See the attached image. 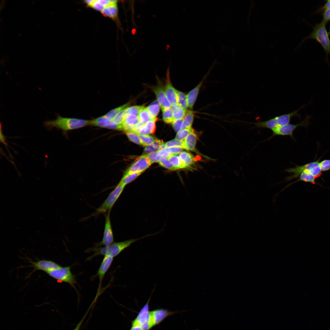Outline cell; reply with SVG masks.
<instances>
[{
	"mask_svg": "<svg viewBox=\"0 0 330 330\" xmlns=\"http://www.w3.org/2000/svg\"><path fill=\"white\" fill-rule=\"evenodd\" d=\"M155 234H148L139 238L135 239H130L124 241L113 242L110 245L105 247H94L90 248L86 251V252H94V253L90 256L86 260H90L93 258L97 255L109 256L112 258L118 255L125 249L129 247L132 244L135 242L145 237Z\"/></svg>",
	"mask_w": 330,
	"mask_h": 330,
	"instance_id": "obj_1",
	"label": "cell"
},
{
	"mask_svg": "<svg viewBox=\"0 0 330 330\" xmlns=\"http://www.w3.org/2000/svg\"><path fill=\"white\" fill-rule=\"evenodd\" d=\"M57 118L54 120H48L44 121L43 125L48 130L55 127L61 130L64 134L68 131L85 127L89 125L90 121L73 118L64 117L59 114H57Z\"/></svg>",
	"mask_w": 330,
	"mask_h": 330,
	"instance_id": "obj_2",
	"label": "cell"
},
{
	"mask_svg": "<svg viewBox=\"0 0 330 330\" xmlns=\"http://www.w3.org/2000/svg\"><path fill=\"white\" fill-rule=\"evenodd\" d=\"M326 24L322 20L319 23L316 24L313 27L312 31L306 39H314L319 42L324 50L327 58L330 53V39Z\"/></svg>",
	"mask_w": 330,
	"mask_h": 330,
	"instance_id": "obj_3",
	"label": "cell"
},
{
	"mask_svg": "<svg viewBox=\"0 0 330 330\" xmlns=\"http://www.w3.org/2000/svg\"><path fill=\"white\" fill-rule=\"evenodd\" d=\"M290 113L276 116L270 119L252 123L255 125V127L258 128H266L271 130L278 127L281 126L289 123L291 119L294 116L300 118L298 112L302 108Z\"/></svg>",
	"mask_w": 330,
	"mask_h": 330,
	"instance_id": "obj_4",
	"label": "cell"
},
{
	"mask_svg": "<svg viewBox=\"0 0 330 330\" xmlns=\"http://www.w3.org/2000/svg\"><path fill=\"white\" fill-rule=\"evenodd\" d=\"M319 160V159L302 166L295 165L294 167L287 169L285 171L293 174L286 177L285 181H289L293 179L297 178L301 173L304 171L311 174L316 178L320 177L322 174V171Z\"/></svg>",
	"mask_w": 330,
	"mask_h": 330,
	"instance_id": "obj_5",
	"label": "cell"
},
{
	"mask_svg": "<svg viewBox=\"0 0 330 330\" xmlns=\"http://www.w3.org/2000/svg\"><path fill=\"white\" fill-rule=\"evenodd\" d=\"M125 186L119 182L92 215L96 217L101 213L110 212L114 204L122 194Z\"/></svg>",
	"mask_w": 330,
	"mask_h": 330,
	"instance_id": "obj_6",
	"label": "cell"
},
{
	"mask_svg": "<svg viewBox=\"0 0 330 330\" xmlns=\"http://www.w3.org/2000/svg\"><path fill=\"white\" fill-rule=\"evenodd\" d=\"M50 277L57 280L69 284L77 292L75 284V276L72 273L70 266L62 267L47 273Z\"/></svg>",
	"mask_w": 330,
	"mask_h": 330,
	"instance_id": "obj_7",
	"label": "cell"
},
{
	"mask_svg": "<svg viewBox=\"0 0 330 330\" xmlns=\"http://www.w3.org/2000/svg\"><path fill=\"white\" fill-rule=\"evenodd\" d=\"M150 296L147 302L141 310L131 323L132 326H138L142 330H150L152 328L149 310Z\"/></svg>",
	"mask_w": 330,
	"mask_h": 330,
	"instance_id": "obj_8",
	"label": "cell"
},
{
	"mask_svg": "<svg viewBox=\"0 0 330 330\" xmlns=\"http://www.w3.org/2000/svg\"><path fill=\"white\" fill-rule=\"evenodd\" d=\"M310 116H306L305 119L301 123L293 124L288 123L281 126L278 127L271 129L273 132L272 137L275 135L289 136L294 140L293 132L298 127H306L309 123Z\"/></svg>",
	"mask_w": 330,
	"mask_h": 330,
	"instance_id": "obj_9",
	"label": "cell"
},
{
	"mask_svg": "<svg viewBox=\"0 0 330 330\" xmlns=\"http://www.w3.org/2000/svg\"><path fill=\"white\" fill-rule=\"evenodd\" d=\"M110 213L105 215V223L103 238L101 241L97 243L96 247L107 246L114 242V237L110 218Z\"/></svg>",
	"mask_w": 330,
	"mask_h": 330,
	"instance_id": "obj_10",
	"label": "cell"
},
{
	"mask_svg": "<svg viewBox=\"0 0 330 330\" xmlns=\"http://www.w3.org/2000/svg\"><path fill=\"white\" fill-rule=\"evenodd\" d=\"M152 164L149 159L145 154L138 158L125 172L124 174L135 172H142Z\"/></svg>",
	"mask_w": 330,
	"mask_h": 330,
	"instance_id": "obj_11",
	"label": "cell"
},
{
	"mask_svg": "<svg viewBox=\"0 0 330 330\" xmlns=\"http://www.w3.org/2000/svg\"><path fill=\"white\" fill-rule=\"evenodd\" d=\"M113 258L109 256H104L98 270L97 274L99 278L98 287L95 300H96L99 295L103 279L106 273L110 267Z\"/></svg>",
	"mask_w": 330,
	"mask_h": 330,
	"instance_id": "obj_12",
	"label": "cell"
},
{
	"mask_svg": "<svg viewBox=\"0 0 330 330\" xmlns=\"http://www.w3.org/2000/svg\"><path fill=\"white\" fill-rule=\"evenodd\" d=\"M175 313L163 309H158L150 311V319L153 327L159 324L166 317Z\"/></svg>",
	"mask_w": 330,
	"mask_h": 330,
	"instance_id": "obj_13",
	"label": "cell"
},
{
	"mask_svg": "<svg viewBox=\"0 0 330 330\" xmlns=\"http://www.w3.org/2000/svg\"><path fill=\"white\" fill-rule=\"evenodd\" d=\"M32 266L34 268L33 271L42 270L46 273L56 270L61 266L56 262L49 260L42 259L35 262H32Z\"/></svg>",
	"mask_w": 330,
	"mask_h": 330,
	"instance_id": "obj_14",
	"label": "cell"
},
{
	"mask_svg": "<svg viewBox=\"0 0 330 330\" xmlns=\"http://www.w3.org/2000/svg\"><path fill=\"white\" fill-rule=\"evenodd\" d=\"M89 125L115 130H122V124H116L104 116L90 121Z\"/></svg>",
	"mask_w": 330,
	"mask_h": 330,
	"instance_id": "obj_15",
	"label": "cell"
},
{
	"mask_svg": "<svg viewBox=\"0 0 330 330\" xmlns=\"http://www.w3.org/2000/svg\"><path fill=\"white\" fill-rule=\"evenodd\" d=\"M169 75V71L168 69L167 74L164 91L172 107L178 104V103L176 90L174 88L171 83Z\"/></svg>",
	"mask_w": 330,
	"mask_h": 330,
	"instance_id": "obj_16",
	"label": "cell"
},
{
	"mask_svg": "<svg viewBox=\"0 0 330 330\" xmlns=\"http://www.w3.org/2000/svg\"><path fill=\"white\" fill-rule=\"evenodd\" d=\"M153 91L156 96L157 101L162 110L171 108V105L167 98L163 88L161 86L158 85L154 87Z\"/></svg>",
	"mask_w": 330,
	"mask_h": 330,
	"instance_id": "obj_17",
	"label": "cell"
},
{
	"mask_svg": "<svg viewBox=\"0 0 330 330\" xmlns=\"http://www.w3.org/2000/svg\"><path fill=\"white\" fill-rule=\"evenodd\" d=\"M139 122L138 116L132 115H127L122 124V130L126 132L132 131Z\"/></svg>",
	"mask_w": 330,
	"mask_h": 330,
	"instance_id": "obj_18",
	"label": "cell"
},
{
	"mask_svg": "<svg viewBox=\"0 0 330 330\" xmlns=\"http://www.w3.org/2000/svg\"><path fill=\"white\" fill-rule=\"evenodd\" d=\"M101 12L105 16L113 19H116L118 14L117 1L113 0L111 3L105 7Z\"/></svg>",
	"mask_w": 330,
	"mask_h": 330,
	"instance_id": "obj_19",
	"label": "cell"
},
{
	"mask_svg": "<svg viewBox=\"0 0 330 330\" xmlns=\"http://www.w3.org/2000/svg\"><path fill=\"white\" fill-rule=\"evenodd\" d=\"M204 79L186 95L188 108L190 109L193 108V107Z\"/></svg>",
	"mask_w": 330,
	"mask_h": 330,
	"instance_id": "obj_20",
	"label": "cell"
},
{
	"mask_svg": "<svg viewBox=\"0 0 330 330\" xmlns=\"http://www.w3.org/2000/svg\"><path fill=\"white\" fill-rule=\"evenodd\" d=\"M157 118L154 120H151L144 124L138 130L137 132L140 135H148L154 133L156 130L155 122Z\"/></svg>",
	"mask_w": 330,
	"mask_h": 330,
	"instance_id": "obj_21",
	"label": "cell"
},
{
	"mask_svg": "<svg viewBox=\"0 0 330 330\" xmlns=\"http://www.w3.org/2000/svg\"><path fill=\"white\" fill-rule=\"evenodd\" d=\"M197 137L193 131L190 133L184 140V149L194 151Z\"/></svg>",
	"mask_w": 330,
	"mask_h": 330,
	"instance_id": "obj_22",
	"label": "cell"
},
{
	"mask_svg": "<svg viewBox=\"0 0 330 330\" xmlns=\"http://www.w3.org/2000/svg\"><path fill=\"white\" fill-rule=\"evenodd\" d=\"M298 178H299L296 181L290 184L284 188L283 189L290 186L292 184L300 181H303L306 182H310L314 184H317L315 181V179L316 178L312 174L308 172L304 171L302 172L299 175Z\"/></svg>",
	"mask_w": 330,
	"mask_h": 330,
	"instance_id": "obj_23",
	"label": "cell"
},
{
	"mask_svg": "<svg viewBox=\"0 0 330 330\" xmlns=\"http://www.w3.org/2000/svg\"><path fill=\"white\" fill-rule=\"evenodd\" d=\"M173 115L174 120L183 119L185 117L187 110L177 104L171 107Z\"/></svg>",
	"mask_w": 330,
	"mask_h": 330,
	"instance_id": "obj_24",
	"label": "cell"
},
{
	"mask_svg": "<svg viewBox=\"0 0 330 330\" xmlns=\"http://www.w3.org/2000/svg\"><path fill=\"white\" fill-rule=\"evenodd\" d=\"M113 0H94L88 6L95 10L101 12L106 6L111 3Z\"/></svg>",
	"mask_w": 330,
	"mask_h": 330,
	"instance_id": "obj_25",
	"label": "cell"
},
{
	"mask_svg": "<svg viewBox=\"0 0 330 330\" xmlns=\"http://www.w3.org/2000/svg\"><path fill=\"white\" fill-rule=\"evenodd\" d=\"M194 118L193 112L190 110L187 111L183 119L181 130L191 127Z\"/></svg>",
	"mask_w": 330,
	"mask_h": 330,
	"instance_id": "obj_26",
	"label": "cell"
},
{
	"mask_svg": "<svg viewBox=\"0 0 330 330\" xmlns=\"http://www.w3.org/2000/svg\"><path fill=\"white\" fill-rule=\"evenodd\" d=\"M139 122L145 124L148 122L156 119L153 117L146 108L143 107L140 111L138 116Z\"/></svg>",
	"mask_w": 330,
	"mask_h": 330,
	"instance_id": "obj_27",
	"label": "cell"
},
{
	"mask_svg": "<svg viewBox=\"0 0 330 330\" xmlns=\"http://www.w3.org/2000/svg\"><path fill=\"white\" fill-rule=\"evenodd\" d=\"M164 142L162 140L156 139L152 144L146 146L144 150V152L147 154L157 152Z\"/></svg>",
	"mask_w": 330,
	"mask_h": 330,
	"instance_id": "obj_28",
	"label": "cell"
},
{
	"mask_svg": "<svg viewBox=\"0 0 330 330\" xmlns=\"http://www.w3.org/2000/svg\"><path fill=\"white\" fill-rule=\"evenodd\" d=\"M179 156L184 163L186 168L190 166L194 163V157L192 154L189 152L185 151L182 152L179 154Z\"/></svg>",
	"mask_w": 330,
	"mask_h": 330,
	"instance_id": "obj_29",
	"label": "cell"
},
{
	"mask_svg": "<svg viewBox=\"0 0 330 330\" xmlns=\"http://www.w3.org/2000/svg\"><path fill=\"white\" fill-rule=\"evenodd\" d=\"M167 159L177 169H182L186 168V167L179 156L173 154L167 158Z\"/></svg>",
	"mask_w": 330,
	"mask_h": 330,
	"instance_id": "obj_30",
	"label": "cell"
},
{
	"mask_svg": "<svg viewBox=\"0 0 330 330\" xmlns=\"http://www.w3.org/2000/svg\"><path fill=\"white\" fill-rule=\"evenodd\" d=\"M129 105V103H127L116 108H115L110 111L105 115H104V116L105 117L112 120L116 115H117L121 110L128 107Z\"/></svg>",
	"mask_w": 330,
	"mask_h": 330,
	"instance_id": "obj_31",
	"label": "cell"
},
{
	"mask_svg": "<svg viewBox=\"0 0 330 330\" xmlns=\"http://www.w3.org/2000/svg\"><path fill=\"white\" fill-rule=\"evenodd\" d=\"M142 172H135L129 174H124L119 183L125 186L126 185L131 182Z\"/></svg>",
	"mask_w": 330,
	"mask_h": 330,
	"instance_id": "obj_32",
	"label": "cell"
},
{
	"mask_svg": "<svg viewBox=\"0 0 330 330\" xmlns=\"http://www.w3.org/2000/svg\"><path fill=\"white\" fill-rule=\"evenodd\" d=\"M178 104L183 109L186 110L188 108L186 95L183 92L176 90Z\"/></svg>",
	"mask_w": 330,
	"mask_h": 330,
	"instance_id": "obj_33",
	"label": "cell"
},
{
	"mask_svg": "<svg viewBox=\"0 0 330 330\" xmlns=\"http://www.w3.org/2000/svg\"><path fill=\"white\" fill-rule=\"evenodd\" d=\"M160 106L158 101H155L147 107L146 108L153 117L156 118L159 112Z\"/></svg>",
	"mask_w": 330,
	"mask_h": 330,
	"instance_id": "obj_34",
	"label": "cell"
},
{
	"mask_svg": "<svg viewBox=\"0 0 330 330\" xmlns=\"http://www.w3.org/2000/svg\"><path fill=\"white\" fill-rule=\"evenodd\" d=\"M163 118L164 122L168 124L172 123L174 121L171 108L162 110Z\"/></svg>",
	"mask_w": 330,
	"mask_h": 330,
	"instance_id": "obj_35",
	"label": "cell"
},
{
	"mask_svg": "<svg viewBox=\"0 0 330 330\" xmlns=\"http://www.w3.org/2000/svg\"><path fill=\"white\" fill-rule=\"evenodd\" d=\"M128 138L131 141L143 146V144L139 137V134L136 131H130L126 132Z\"/></svg>",
	"mask_w": 330,
	"mask_h": 330,
	"instance_id": "obj_36",
	"label": "cell"
},
{
	"mask_svg": "<svg viewBox=\"0 0 330 330\" xmlns=\"http://www.w3.org/2000/svg\"><path fill=\"white\" fill-rule=\"evenodd\" d=\"M193 131V130L191 127L180 130L177 132L175 139L184 141L189 134Z\"/></svg>",
	"mask_w": 330,
	"mask_h": 330,
	"instance_id": "obj_37",
	"label": "cell"
},
{
	"mask_svg": "<svg viewBox=\"0 0 330 330\" xmlns=\"http://www.w3.org/2000/svg\"><path fill=\"white\" fill-rule=\"evenodd\" d=\"M143 107V106L138 105L128 107L125 110L126 115H132L138 116L140 111Z\"/></svg>",
	"mask_w": 330,
	"mask_h": 330,
	"instance_id": "obj_38",
	"label": "cell"
},
{
	"mask_svg": "<svg viewBox=\"0 0 330 330\" xmlns=\"http://www.w3.org/2000/svg\"><path fill=\"white\" fill-rule=\"evenodd\" d=\"M121 110L112 120L114 123L117 125H121L123 122L126 117L125 110L127 108Z\"/></svg>",
	"mask_w": 330,
	"mask_h": 330,
	"instance_id": "obj_39",
	"label": "cell"
},
{
	"mask_svg": "<svg viewBox=\"0 0 330 330\" xmlns=\"http://www.w3.org/2000/svg\"><path fill=\"white\" fill-rule=\"evenodd\" d=\"M160 165L169 170H174L178 169L168 159L162 157L159 162Z\"/></svg>",
	"mask_w": 330,
	"mask_h": 330,
	"instance_id": "obj_40",
	"label": "cell"
},
{
	"mask_svg": "<svg viewBox=\"0 0 330 330\" xmlns=\"http://www.w3.org/2000/svg\"><path fill=\"white\" fill-rule=\"evenodd\" d=\"M165 144L166 148L176 147H181L184 149V141H180L175 139L168 141Z\"/></svg>",
	"mask_w": 330,
	"mask_h": 330,
	"instance_id": "obj_41",
	"label": "cell"
},
{
	"mask_svg": "<svg viewBox=\"0 0 330 330\" xmlns=\"http://www.w3.org/2000/svg\"><path fill=\"white\" fill-rule=\"evenodd\" d=\"M139 137L144 146H146L152 144L156 140L153 136L148 135H139Z\"/></svg>",
	"mask_w": 330,
	"mask_h": 330,
	"instance_id": "obj_42",
	"label": "cell"
},
{
	"mask_svg": "<svg viewBox=\"0 0 330 330\" xmlns=\"http://www.w3.org/2000/svg\"><path fill=\"white\" fill-rule=\"evenodd\" d=\"M145 155L149 159L152 164L155 162H159L162 158L157 152Z\"/></svg>",
	"mask_w": 330,
	"mask_h": 330,
	"instance_id": "obj_43",
	"label": "cell"
},
{
	"mask_svg": "<svg viewBox=\"0 0 330 330\" xmlns=\"http://www.w3.org/2000/svg\"><path fill=\"white\" fill-rule=\"evenodd\" d=\"M322 171H325L330 170V160H324L319 163Z\"/></svg>",
	"mask_w": 330,
	"mask_h": 330,
	"instance_id": "obj_44",
	"label": "cell"
},
{
	"mask_svg": "<svg viewBox=\"0 0 330 330\" xmlns=\"http://www.w3.org/2000/svg\"><path fill=\"white\" fill-rule=\"evenodd\" d=\"M183 149L182 148L176 147H167L164 150L172 154L177 155L181 152Z\"/></svg>",
	"mask_w": 330,
	"mask_h": 330,
	"instance_id": "obj_45",
	"label": "cell"
},
{
	"mask_svg": "<svg viewBox=\"0 0 330 330\" xmlns=\"http://www.w3.org/2000/svg\"><path fill=\"white\" fill-rule=\"evenodd\" d=\"M321 11L323 16L322 21L326 24L330 21V9H324Z\"/></svg>",
	"mask_w": 330,
	"mask_h": 330,
	"instance_id": "obj_46",
	"label": "cell"
},
{
	"mask_svg": "<svg viewBox=\"0 0 330 330\" xmlns=\"http://www.w3.org/2000/svg\"><path fill=\"white\" fill-rule=\"evenodd\" d=\"M183 119L174 120L172 123V126L174 130L178 132L181 129V126Z\"/></svg>",
	"mask_w": 330,
	"mask_h": 330,
	"instance_id": "obj_47",
	"label": "cell"
},
{
	"mask_svg": "<svg viewBox=\"0 0 330 330\" xmlns=\"http://www.w3.org/2000/svg\"><path fill=\"white\" fill-rule=\"evenodd\" d=\"M157 152L162 157L166 158L167 159L173 155L164 150H159Z\"/></svg>",
	"mask_w": 330,
	"mask_h": 330,
	"instance_id": "obj_48",
	"label": "cell"
},
{
	"mask_svg": "<svg viewBox=\"0 0 330 330\" xmlns=\"http://www.w3.org/2000/svg\"><path fill=\"white\" fill-rule=\"evenodd\" d=\"M324 9H330V0H327L324 6L320 8L317 12H319Z\"/></svg>",
	"mask_w": 330,
	"mask_h": 330,
	"instance_id": "obj_49",
	"label": "cell"
},
{
	"mask_svg": "<svg viewBox=\"0 0 330 330\" xmlns=\"http://www.w3.org/2000/svg\"><path fill=\"white\" fill-rule=\"evenodd\" d=\"M86 315H85L82 318V319L79 322V323L75 327V328L73 330H80V328H81V326H82V323H83V322L85 318H86Z\"/></svg>",
	"mask_w": 330,
	"mask_h": 330,
	"instance_id": "obj_50",
	"label": "cell"
}]
</instances>
